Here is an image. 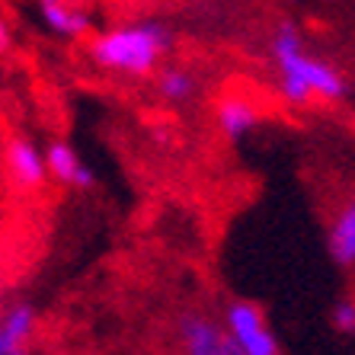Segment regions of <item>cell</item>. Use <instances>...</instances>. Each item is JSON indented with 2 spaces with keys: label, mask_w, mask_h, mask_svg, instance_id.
I'll return each instance as SVG.
<instances>
[{
  "label": "cell",
  "mask_w": 355,
  "mask_h": 355,
  "mask_svg": "<svg viewBox=\"0 0 355 355\" xmlns=\"http://www.w3.org/2000/svg\"><path fill=\"white\" fill-rule=\"evenodd\" d=\"M10 45H13V33H10V26H7V19L0 17V58L10 51Z\"/></svg>",
  "instance_id": "obj_14"
},
{
  "label": "cell",
  "mask_w": 355,
  "mask_h": 355,
  "mask_svg": "<svg viewBox=\"0 0 355 355\" xmlns=\"http://www.w3.org/2000/svg\"><path fill=\"white\" fill-rule=\"evenodd\" d=\"M224 333L243 355H282L279 339L269 330L263 311L253 301L234 297L224 304Z\"/></svg>",
  "instance_id": "obj_3"
},
{
  "label": "cell",
  "mask_w": 355,
  "mask_h": 355,
  "mask_svg": "<svg viewBox=\"0 0 355 355\" xmlns=\"http://www.w3.org/2000/svg\"><path fill=\"white\" fill-rule=\"evenodd\" d=\"M269 51H272V61H275V67H279V77L301 80L317 99H330V103L346 99V93H349L346 74H343L339 67H333L330 61H320V58H314V55H307L297 23L282 19L272 33Z\"/></svg>",
  "instance_id": "obj_2"
},
{
  "label": "cell",
  "mask_w": 355,
  "mask_h": 355,
  "mask_svg": "<svg viewBox=\"0 0 355 355\" xmlns=\"http://www.w3.org/2000/svg\"><path fill=\"white\" fill-rule=\"evenodd\" d=\"M279 93H282V99L288 103V106H311L314 103V93L307 90L301 80H291V77H279Z\"/></svg>",
  "instance_id": "obj_13"
},
{
  "label": "cell",
  "mask_w": 355,
  "mask_h": 355,
  "mask_svg": "<svg viewBox=\"0 0 355 355\" xmlns=\"http://www.w3.org/2000/svg\"><path fill=\"white\" fill-rule=\"evenodd\" d=\"M330 323L336 327V333L352 336V333H355V297H339L336 304H333Z\"/></svg>",
  "instance_id": "obj_12"
},
{
  "label": "cell",
  "mask_w": 355,
  "mask_h": 355,
  "mask_svg": "<svg viewBox=\"0 0 355 355\" xmlns=\"http://www.w3.org/2000/svg\"><path fill=\"white\" fill-rule=\"evenodd\" d=\"M154 90H157V96L164 99V103H170V106H186V103H192V96H196L198 80L192 71L170 64V67H160L157 74H154Z\"/></svg>",
  "instance_id": "obj_11"
},
{
  "label": "cell",
  "mask_w": 355,
  "mask_h": 355,
  "mask_svg": "<svg viewBox=\"0 0 355 355\" xmlns=\"http://www.w3.org/2000/svg\"><path fill=\"white\" fill-rule=\"evenodd\" d=\"M42 3H74V7H87V0H42Z\"/></svg>",
  "instance_id": "obj_15"
},
{
  "label": "cell",
  "mask_w": 355,
  "mask_h": 355,
  "mask_svg": "<svg viewBox=\"0 0 355 355\" xmlns=\"http://www.w3.org/2000/svg\"><path fill=\"white\" fill-rule=\"evenodd\" d=\"M330 257L339 266H355V198H349L346 205L336 211L330 224V237H327Z\"/></svg>",
  "instance_id": "obj_10"
},
{
  "label": "cell",
  "mask_w": 355,
  "mask_h": 355,
  "mask_svg": "<svg viewBox=\"0 0 355 355\" xmlns=\"http://www.w3.org/2000/svg\"><path fill=\"white\" fill-rule=\"evenodd\" d=\"M176 330H180V346L182 355H224V343H227V333L218 320H211L208 314H198V311H186L176 320Z\"/></svg>",
  "instance_id": "obj_7"
},
{
  "label": "cell",
  "mask_w": 355,
  "mask_h": 355,
  "mask_svg": "<svg viewBox=\"0 0 355 355\" xmlns=\"http://www.w3.org/2000/svg\"><path fill=\"white\" fill-rule=\"evenodd\" d=\"M215 119H218V128H221V135L227 141H243L257 132V125L263 116H259V109L253 106L250 99L227 93V96L218 99Z\"/></svg>",
  "instance_id": "obj_8"
},
{
  "label": "cell",
  "mask_w": 355,
  "mask_h": 355,
  "mask_svg": "<svg viewBox=\"0 0 355 355\" xmlns=\"http://www.w3.org/2000/svg\"><path fill=\"white\" fill-rule=\"evenodd\" d=\"M170 49H173V29L154 17L119 23L106 33L90 35V45H87L93 64L112 74L135 77V80L157 74L160 61Z\"/></svg>",
  "instance_id": "obj_1"
},
{
  "label": "cell",
  "mask_w": 355,
  "mask_h": 355,
  "mask_svg": "<svg viewBox=\"0 0 355 355\" xmlns=\"http://www.w3.org/2000/svg\"><path fill=\"white\" fill-rule=\"evenodd\" d=\"M42 26L61 39H87L93 35V13L74 3H42Z\"/></svg>",
  "instance_id": "obj_9"
},
{
  "label": "cell",
  "mask_w": 355,
  "mask_h": 355,
  "mask_svg": "<svg viewBox=\"0 0 355 355\" xmlns=\"http://www.w3.org/2000/svg\"><path fill=\"white\" fill-rule=\"evenodd\" d=\"M39 314L29 301H10L0 311V355H33V333Z\"/></svg>",
  "instance_id": "obj_6"
},
{
  "label": "cell",
  "mask_w": 355,
  "mask_h": 355,
  "mask_svg": "<svg viewBox=\"0 0 355 355\" xmlns=\"http://www.w3.org/2000/svg\"><path fill=\"white\" fill-rule=\"evenodd\" d=\"M10 180L23 192H35L49 182V166H45V148H39L29 135H13L3 148Z\"/></svg>",
  "instance_id": "obj_4"
},
{
  "label": "cell",
  "mask_w": 355,
  "mask_h": 355,
  "mask_svg": "<svg viewBox=\"0 0 355 355\" xmlns=\"http://www.w3.org/2000/svg\"><path fill=\"white\" fill-rule=\"evenodd\" d=\"M45 166H49V176L58 186L67 189H93L96 186V173L83 164V157L77 154V148L64 138H55L45 144Z\"/></svg>",
  "instance_id": "obj_5"
}]
</instances>
